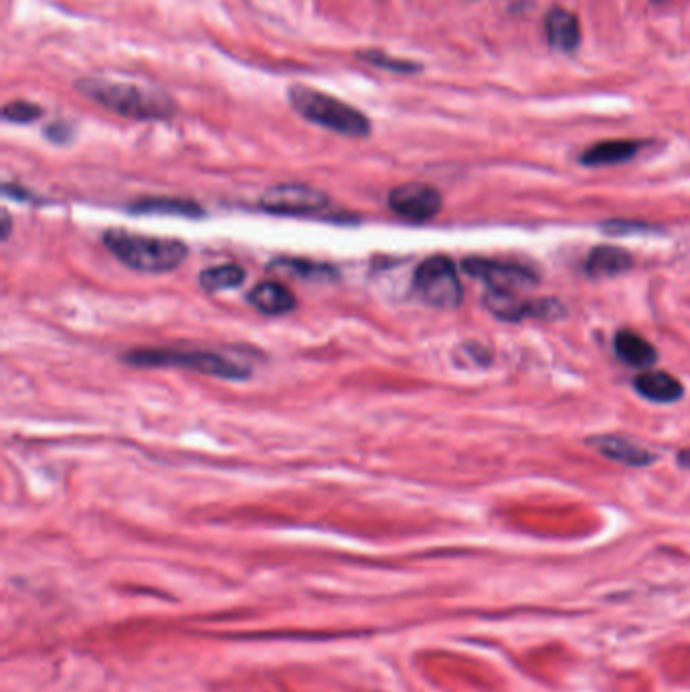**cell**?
Segmentation results:
<instances>
[{"mask_svg": "<svg viewBox=\"0 0 690 692\" xmlns=\"http://www.w3.org/2000/svg\"><path fill=\"white\" fill-rule=\"evenodd\" d=\"M75 90L102 108L130 120H168L177 114V104L166 92L128 81L79 79Z\"/></svg>", "mask_w": 690, "mask_h": 692, "instance_id": "1", "label": "cell"}, {"mask_svg": "<svg viewBox=\"0 0 690 692\" xmlns=\"http://www.w3.org/2000/svg\"><path fill=\"white\" fill-rule=\"evenodd\" d=\"M104 243L124 266L142 274L177 270L189 255V247L179 239L140 235L126 229L106 231Z\"/></svg>", "mask_w": 690, "mask_h": 692, "instance_id": "2", "label": "cell"}, {"mask_svg": "<svg viewBox=\"0 0 690 692\" xmlns=\"http://www.w3.org/2000/svg\"><path fill=\"white\" fill-rule=\"evenodd\" d=\"M288 102L304 120L340 136L367 138L373 132L371 120L359 108L320 90L308 88V85H292L288 90Z\"/></svg>", "mask_w": 690, "mask_h": 692, "instance_id": "3", "label": "cell"}, {"mask_svg": "<svg viewBox=\"0 0 690 692\" xmlns=\"http://www.w3.org/2000/svg\"><path fill=\"white\" fill-rule=\"evenodd\" d=\"M126 365L142 369H160V367H179L189 369L201 375H213L227 381H243L249 377L245 365H237L219 353L209 351H181V349H142L132 351L124 357Z\"/></svg>", "mask_w": 690, "mask_h": 692, "instance_id": "4", "label": "cell"}, {"mask_svg": "<svg viewBox=\"0 0 690 692\" xmlns=\"http://www.w3.org/2000/svg\"><path fill=\"white\" fill-rule=\"evenodd\" d=\"M413 286L423 302L440 310H456L464 300L458 270L446 255L423 259L413 274Z\"/></svg>", "mask_w": 690, "mask_h": 692, "instance_id": "5", "label": "cell"}, {"mask_svg": "<svg viewBox=\"0 0 690 692\" xmlns=\"http://www.w3.org/2000/svg\"><path fill=\"white\" fill-rule=\"evenodd\" d=\"M462 268L468 276L484 282L488 290L494 292L519 294L539 284V274L535 270L521 264L500 262V259L468 257L462 262Z\"/></svg>", "mask_w": 690, "mask_h": 692, "instance_id": "6", "label": "cell"}, {"mask_svg": "<svg viewBox=\"0 0 690 692\" xmlns=\"http://www.w3.org/2000/svg\"><path fill=\"white\" fill-rule=\"evenodd\" d=\"M484 306L492 312V316L506 322H519L525 318L557 320L565 316V306L555 298L525 300V298H519V294H512V292L488 290L484 294Z\"/></svg>", "mask_w": 690, "mask_h": 692, "instance_id": "7", "label": "cell"}, {"mask_svg": "<svg viewBox=\"0 0 690 692\" xmlns=\"http://www.w3.org/2000/svg\"><path fill=\"white\" fill-rule=\"evenodd\" d=\"M260 205L264 211L274 215H316L330 205V199L314 187L286 183L268 189L262 195Z\"/></svg>", "mask_w": 690, "mask_h": 692, "instance_id": "8", "label": "cell"}, {"mask_svg": "<svg viewBox=\"0 0 690 692\" xmlns=\"http://www.w3.org/2000/svg\"><path fill=\"white\" fill-rule=\"evenodd\" d=\"M387 203L395 215L413 223L431 221L444 207L442 193L436 187L423 183H407L395 187L389 193Z\"/></svg>", "mask_w": 690, "mask_h": 692, "instance_id": "9", "label": "cell"}, {"mask_svg": "<svg viewBox=\"0 0 690 692\" xmlns=\"http://www.w3.org/2000/svg\"><path fill=\"white\" fill-rule=\"evenodd\" d=\"M545 31L549 45L561 53H573L581 43L579 17L563 7H553L547 13Z\"/></svg>", "mask_w": 690, "mask_h": 692, "instance_id": "10", "label": "cell"}, {"mask_svg": "<svg viewBox=\"0 0 690 692\" xmlns=\"http://www.w3.org/2000/svg\"><path fill=\"white\" fill-rule=\"evenodd\" d=\"M632 266L634 257L626 249L614 245H597L587 257L585 272L593 280H606L630 272Z\"/></svg>", "mask_w": 690, "mask_h": 692, "instance_id": "11", "label": "cell"}, {"mask_svg": "<svg viewBox=\"0 0 690 692\" xmlns=\"http://www.w3.org/2000/svg\"><path fill=\"white\" fill-rule=\"evenodd\" d=\"M589 446L606 458L626 466H650L656 462V454L622 436H595L589 438Z\"/></svg>", "mask_w": 690, "mask_h": 692, "instance_id": "12", "label": "cell"}, {"mask_svg": "<svg viewBox=\"0 0 690 692\" xmlns=\"http://www.w3.org/2000/svg\"><path fill=\"white\" fill-rule=\"evenodd\" d=\"M642 150V142L640 140H606V142H597L593 146H589L579 162L583 166H591V168H599V166H616V164H624L630 162L632 158H636Z\"/></svg>", "mask_w": 690, "mask_h": 692, "instance_id": "13", "label": "cell"}, {"mask_svg": "<svg viewBox=\"0 0 690 692\" xmlns=\"http://www.w3.org/2000/svg\"><path fill=\"white\" fill-rule=\"evenodd\" d=\"M634 389L640 397L652 403H676L684 395V385L664 371H646L634 379Z\"/></svg>", "mask_w": 690, "mask_h": 692, "instance_id": "14", "label": "cell"}, {"mask_svg": "<svg viewBox=\"0 0 690 692\" xmlns=\"http://www.w3.org/2000/svg\"><path fill=\"white\" fill-rule=\"evenodd\" d=\"M614 349L618 359L628 367L648 369L658 361V351L654 349V344L634 330H620L614 338Z\"/></svg>", "mask_w": 690, "mask_h": 692, "instance_id": "15", "label": "cell"}, {"mask_svg": "<svg viewBox=\"0 0 690 692\" xmlns=\"http://www.w3.org/2000/svg\"><path fill=\"white\" fill-rule=\"evenodd\" d=\"M247 300L257 312L268 314V316H282L296 308V296L284 284H278V282L257 284L249 292Z\"/></svg>", "mask_w": 690, "mask_h": 692, "instance_id": "16", "label": "cell"}, {"mask_svg": "<svg viewBox=\"0 0 690 692\" xmlns=\"http://www.w3.org/2000/svg\"><path fill=\"white\" fill-rule=\"evenodd\" d=\"M243 280H245V270L235 266V264L207 268L199 276V284L205 292L233 290V288H239L243 284Z\"/></svg>", "mask_w": 690, "mask_h": 692, "instance_id": "17", "label": "cell"}, {"mask_svg": "<svg viewBox=\"0 0 690 692\" xmlns=\"http://www.w3.org/2000/svg\"><path fill=\"white\" fill-rule=\"evenodd\" d=\"M357 59H361L367 65H373V67H379V69H385L391 73H399V75H415V73L423 71L421 63L409 61V59H399V57H393V55L379 51V49L359 51Z\"/></svg>", "mask_w": 690, "mask_h": 692, "instance_id": "18", "label": "cell"}, {"mask_svg": "<svg viewBox=\"0 0 690 692\" xmlns=\"http://www.w3.org/2000/svg\"><path fill=\"white\" fill-rule=\"evenodd\" d=\"M136 211H148V213H179L187 217H199L203 215V209L185 199H144L140 205L134 207Z\"/></svg>", "mask_w": 690, "mask_h": 692, "instance_id": "19", "label": "cell"}, {"mask_svg": "<svg viewBox=\"0 0 690 692\" xmlns=\"http://www.w3.org/2000/svg\"><path fill=\"white\" fill-rule=\"evenodd\" d=\"M43 114H45V110L39 104H33L27 100L9 102L3 108V118H5V122H11V124H31V122H37L39 118H43Z\"/></svg>", "mask_w": 690, "mask_h": 692, "instance_id": "20", "label": "cell"}, {"mask_svg": "<svg viewBox=\"0 0 690 692\" xmlns=\"http://www.w3.org/2000/svg\"><path fill=\"white\" fill-rule=\"evenodd\" d=\"M274 268L278 270H288V272H300L302 276H310L314 278L316 274H326L332 272L328 268H322L318 264H310V262H298V259H280L278 264H274Z\"/></svg>", "mask_w": 690, "mask_h": 692, "instance_id": "21", "label": "cell"}, {"mask_svg": "<svg viewBox=\"0 0 690 692\" xmlns=\"http://www.w3.org/2000/svg\"><path fill=\"white\" fill-rule=\"evenodd\" d=\"M45 134H47L49 140H53V142H57V144H63V142L69 140L71 128H69L67 124H53V126H49V128L45 130Z\"/></svg>", "mask_w": 690, "mask_h": 692, "instance_id": "22", "label": "cell"}, {"mask_svg": "<svg viewBox=\"0 0 690 692\" xmlns=\"http://www.w3.org/2000/svg\"><path fill=\"white\" fill-rule=\"evenodd\" d=\"M11 233V215L5 211V217H3V237L7 239Z\"/></svg>", "mask_w": 690, "mask_h": 692, "instance_id": "23", "label": "cell"}, {"mask_svg": "<svg viewBox=\"0 0 690 692\" xmlns=\"http://www.w3.org/2000/svg\"><path fill=\"white\" fill-rule=\"evenodd\" d=\"M680 464H682L684 468H688V470H690V448H688V450H684V452L680 454Z\"/></svg>", "mask_w": 690, "mask_h": 692, "instance_id": "24", "label": "cell"}, {"mask_svg": "<svg viewBox=\"0 0 690 692\" xmlns=\"http://www.w3.org/2000/svg\"><path fill=\"white\" fill-rule=\"evenodd\" d=\"M652 3H658V5H660V3H666V0H652Z\"/></svg>", "mask_w": 690, "mask_h": 692, "instance_id": "25", "label": "cell"}]
</instances>
